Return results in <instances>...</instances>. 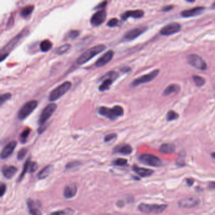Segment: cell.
I'll return each instance as SVG.
<instances>
[{
    "label": "cell",
    "mask_w": 215,
    "mask_h": 215,
    "mask_svg": "<svg viewBox=\"0 0 215 215\" xmlns=\"http://www.w3.org/2000/svg\"><path fill=\"white\" fill-rule=\"evenodd\" d=\"M28 33V30L27 28L23 30L20 34H18L15 37L11 39L7 44L1 50V61H3L12 50L15 47L18 43Z\"/></svg>",
    "instance_id": "1"
},
{
    "label": "cell",
    "mask_w": 215,
    "mask_h": 215,
    "mask_svg": "<svg viewBox=\"0 0 215 215\" xmlns=\"http://www.w3.org/2000/svg\"><path fill=\"white\" fill-rule=\"evenodd\" d=\"M106 48L107 47L105 45L99 44L88 49L77 59V64L78 65H83L86 63L88 62L93 58H94L96 55L102 53Z\"/></svg>",
    "instance_id": "2"
},
{
    "label": "cell",
    "mask_w": 215,
    "mask_h": 215,
    "mask_svg": "<svg viewBox=\"0 0 215 215\" xmlns=\"http://www.w3.org/2000/svg\"><path fill=\"white\" fill-rule=\"evenodd\" d=\"M98 112L100 115L113 120L123 116L124 109L120 105H115L112 108L102 106L98 108Z\"/></svg>",
    "instance_id": "3"
},
{
    "label": "cell",
    "mask_w": 215,
    "mask_h": 215,
    "mask_svg": "<svg viewBox=\"0 0 215 215\" xmlns=\"http://www.w3.org/2000/svg\"><path fill=\"white\" fill-rule=\"evenodd\" d=\"M168 206L167 204H146L141 203L138 206V210L146 214L155 213L159 214L163 212L167 209Z\"/></svg>",
    "instance_id": "4"
},
{
    "label": "cell",
    "mask_w": 215,
    "mask_h": 215,
    "mask_svg": "<svg viewBox=\"0 0 215 215\" xmlns=\"http://www.w3.org/2000/svg\"><path fill=\"white\" fill-rule=\"evenodd\" d=\"M71 87V83L70 82H66L54 88L49 95V100L50 102H54L61 98L64 94L69 90Z\"/></svg>",
    "instance_id": "5"
},
{
    "label": "cell",
    "mask_w": 215,
    "mask_h": 215,
    "mask_svg": "<svg viewBox=\"0 0 215 215\" xmlns=\"http://www.w3.org/2000/svg\"><path fill=\"white\" fill-rule=\"evenodd\" d=\"M38 102L37 100H30L25 103L18 112L17 117L20 120H24L37 108Z\"/></svg>",
    "instance_id": "6"
},
{
    "label": "cell",
    "mask_w": 215,
    "mask_h": 215,
    "mask_svg": "<svg viewBox=\"0 0 215 215\" xmlns=\"http://www.w3.org/2000/svg\"><path fill=\"white\" fill-rule=\"evenodd\" d=\"M188 63L192 67L196 69L205 71L207 66L205 61L200 56L196 54H191L187 56Z\"/></svg>",
    "instance_id": "7"
},
{
    "label": "cell",
    "mask_w": 215,
    "mask_h": 215,
    "mask_svg": "<svg viewBox=\"0 0 215 215\" xmlns=\"http://www.w3.org/2000/svg\"><path fill=\"white\" fill-rule=\"evenodd\" d=\"M139 160L146 165L159 167L162 165V162L159 157L152 154H142L139 156Z\"/></svg>",
    "instance_id": "8"
},
{
    "label": "cell",
    "mask_w": 215,
    "mask_h": 215,
    "mask_svg": "<svg viewBox=\"0 0 215 215\" xmlns=\"http://www.w3.org/2000/svg\"><path fill=\"white\" fill-rule=\"evenodd\" d=\"M56 109L57 105L56 104L52 103L47 105L40 114L38 119V124L40 126L46 123V121L52 116Z\"/></svg>",
    "instance_id": "9"
},
{
    "label": "cell",
    "mask_w": 215,
    "mask_h": 215,
    "mask_svg": "<svg viewBox=\"0 0 215 215\" xmlns=\"http://www.w3.org/2000/svg\"><path fill=\"white\" fill-rule=\"evenodd\" d=\"M159 73H160L159 69H155V70L152 71V72H150L148 74L144 75H143L138 78H136V79H135V80L131 83L132 87H137V86H138L140 85L152 82L158 76V75L159 74Z\"/></svg>",
    "instance_id": "10"
},
{
    "label": "cell",
    "mask_w": 215,
    "mask_h": 215,
    "mask_svg": "<svg viewBox=\"0 0 215 215\" xmlns=\"http://www.w3.org/2000/svg\"><path fill=\"white\" fill-rule=\"evenodd\" d=\"M117 76H118L117 73L115 72V71H111V72L107 73L105 76V77H107V78H105L102 82L101 85L99 86L98 87L99 91H104L105 90H109L111 85L114 82V81L117 78Z\"/></svg>",
    "instance_id": "11"
},
{
    "label": "cell",
    "mask_w": 215,
    "mask_h": 215,
    "mask_svg": "<svg viewBox=\"0 0 215 215\" xmlns=\"http://www.w3.org/2000/svg\"><path fill=\"white\" fill-rule=\"evenodd\" d=\"M181 29V25L180 24L177 22H172L163 27L160 30V34L165 36H168L178 32Z\"/></svg>",
    "instance_id": "12"
},
{
    "label": "cell",
    "mask_w": 215,
    "mask_h": 215,
    "mask_svg": "<svg viewBox=\"0 0 215 215\" xmlns=\"http://www.w3.org/2000/svg\"><path fill=\"white\" fill-rule=\"evenodd\" d=\"M107 18V13L105 10L97 11L92 15L90 18V24L94 27H98L102 25Z\"/></svg>",
    "instance_id": "13"
},
{
    "label": "cell",
    "mask_w": 215,
    "mask_h": 215,
    "mask_svg": "<svg viewBox=\"0 0 215 215\" xmlns=\"http://www.w3.org/2000/svg\"><path fill=\"white\" fill-rule=\"evenodd\" d=\"M200 200L196 197H188L182 199L178 202V205L182 208H191L199 205Z\"/></svg>",
    "instance_id": "14"
},
{
    "label": "cell",
    "mask_w": 215,
    "mask_h": 215,
    "mask_svg": "<svg viewBox=\"0 0 215 215\" xmlns=\"http://www.w3.org/2000/svg\"><path fill=\"white\" fill-rule=\"evenodd\" d=\"M147 30L146 27H140L134 28L133 29L127 32L124 35V39L125 40H133L138 37L140 35L144 33Z\"/></svg>",
    "instance_id": "15"
},
{
    "label": "cell",
    "mask_w": 215,
    "mask_h": 215,
    "mask_svg": "<svg viewBox=\"0 0 215 215\" xmlns=\"http://www.w3.org/2000/svg\"><path fill=\"white\" fill-rule=\"evenodd\" d=\"M145 12L142 10H130L123 13L120 15L121 19L123 21L127 20L129 18H133L135 19H138L142 18L144 16Z\"/></svg>",
    "instance_id": "16"
},
{
    "label": "cell",
    "mask_w": 215,
    "mask_h": 215,
    "mask_svg": "<svg viewBox=\"0 0 215 215\" xmlns=\"http://www.w3.org/2000/svg\"><path fill=\"white\" fill-rule=\"evenodd\" d=\"M204 7L203 6H197L195 8H192L189 10H186L182 11L181 13V15L182 17L189 18L192 17H196L201 15L204 11Z\"/></svg>",
    "instance_id": "17"
},
{
    "label": "cell",
    "mask_w": 215,
    "mask_h": 215,
    "mask_svg": "<svg viewBox=\"0 0 215 215\" xmlns=\"http://www.w3.org/2000/svg\"><path fill=\"white\" fill-rule=\"evenodd\" d=\"M17 143L16 141H11L8 143L3 149L1 153V159L4 160L8 158L14 152V149L16 148Z\"/></svg>",
    "instance_id": "18"
},
{
    "label": "cell",
    "mask_w": 215,
    "mask_h": 215,
    "mask_svg": "<svg viewBox=\"0 0 215 215\" xmlns=\"http://www.w3.org/2000/svg\"><path fill=\"white\" fill-rule=\"evenodd\" d=\"M114 53L112 50H109V51L105 53L102 57L96 61L95 63V66L97 67H102L104 65H105L106 64L109 63L113 58Z\"/></svg>",
    "instance_id": "19"
},
{
    "label": "cell",
    "mask_w": 215,
    "mask_h": 215,
    "mask_svg": "<svg viewBox=\"0 0 215 215\" xmlns=\"http://www.w3.org/2000/svg\"><path fill=\"white\" fill-rule=\"evenodd\" d=\"M77 193V187L75 184H70L67 185L64 188L63 194L66 199H71L74 197Z\"/></svg>",
    "instance_id": "20"
},
{
    "label": "cell",
    "mask_w": 215,
    "mask_h": 215,
    "mask_svg": "<svg viewBox=\"0 0 215 215\" xmlns=\"http://www.w3.org/2000/svg\"><path fill=\"white\" fill-rule=\"evenodd\" d=\"M17 171H18L17 168L15 167V166L6 165L3 166L2 170L3 176L8 179L12 178L17 172Z\"/></svg>",
    "instance_id": "21"
},
{
    "label": "cell",
    "mask_w": 215,
    "mask_h": 215,
    "mask_svg": "<svg viewBox=\"0 0 215 215\" xmlns=\"http://www.w3.org/2000/svg\"><path fill=\"white\" fill-rule=\"evenodd\" d=\"M133 170L136 174H137L138 175H139L142 177H149L150 175H152L154 172V171L153 170L140 167L137 165H136L133 166Z\"/></svg>",
    "instance_id": "22"
},
{
    "label": "cell",
    "mask_w": 215,
    "mask_h": 215,
    "mask_svg": "<svg viewBox=\"0 0 215 215\" xmlns=\"http://www.w3.org/2000/svg\"><path fill=\"white\" fill-rule=\"evenodd\" d=\"M133 152V148L130 145H122L114 149V153H120L124 155H130Z\"/></svg>",
    "instance_id": "23"
},
{
    "label": "cell",
    "mask_w": 215,
    "mask_h": 215,
    "mask_svg": "<svg viewBox=\"0 0 215 215\" xmlns=\"http://www.w3.org/2000/svg\"><path fill=\"white\" fill-rule=\"evenodd\" d=\"M27 204L28 211L31 215H42V213L39 210L37 204L32 199H28L27 200Z\"/></svg>",
    "instance_id": "24"
},
{
    "label": "cell",
    "mask_w": 215,
    "mask_h": 215,
    "mask_svg": "<svg viewBox=\"0 0 215 215\" xmlns=\"http://www.w3.org/2000/svg\"><path fill=\"white\" fill-rule=\"evenodd\" d=\"M175 146L172 143H164L159 148L160 153L163 154H171L175 152Z\"/></svg>",
    "instance_id": "25"
},
{
    "label": "cell",
    "mask_w": 215,
    "mask_h": 215,
    "mask_svg": "<svg viewBox=\"0 0 215 215\" xmlns=\"http://www.w3.org/2000/svg\"><path fill=\"white\" fill-rule=\"evenodd\" d=\"M181 90L180 86L177 84H171L164 90L163 92V95L164 96H168L174 93H177Z\"/></svg>",
    "instance_id": "26"
},
{
    "label": "cell",
    "mask_w": 215,
    "mask_h": 215,
    "mask_svg": "<svg viewBox=\"0 0 215 215\" xmlns=\"http://www.w3.org/2000/svg\"><path fill=\"white\" fill-rule=\"evenodd\" d=\"M53 167L52 165H48L42 170H40L37 175V177L39 180H43V179L47 178L51 174Z\"/></svg>",
    "instance_id": "27"
},
{
    "label": "cell",
    "mask_w": 215,
    "mask_h": 215,
    "mask_svg": "<svg viewBox=\"0 0 215 215\" xmlns=\"http://www.w3.org/2000/svg\"><path fill=\"white\" fill-rule=\"evenodd\" d=\"M53 47V43L48 39L42 40L40 44V49L42 52H48Z\"/></svg>",
    "instance_id": "28"
},
{
    "label": "cell",
    "mask_w": 215,
    "mask_h": 215,
    "mask_svg": "<svg viewBox=\"0 0 215 215\" xmlns=\"http://www.w3.org/2000/svg\"><path fill=\"white\" fill-rule=\"evenodd\" d=\"M34 9V5H28L21 10L20 15L22 17L26 18L28 17V16H30L32 13L33 12V10Z\"/></svg>",
    "instance_id": "29"
},
{
    "label": "cell",
    "mask_w": 215,
    "mask_h": 215,
    "mask_svg": "<svg viewBox=\"0 0 215 215\" xmlns=\"http://www.w3.org/2000/svg\"><path fill=\"white\" fill-rule=\"evenodd\" d=\"M30 162H31V160H30V159H28L26 161V162L25 163L23 170H22V172H21V173L20 177L18 178V182H20L21 180H22L23 178L24 177V176L25 175V174L27 172H28V171H29V167H30Z\"/></svg>",
    "instance_id": "30"
},
{
    "label": "cell",
    "mask_w": 215,
    "mask_h": 215,
    "mask_svg": "<svg viewBox=\"0 0 215 215\" xmlns=\"http://www.w3.org/2000/svg\"><path fill=\"white\" fill-rule=\"evenodd\" d=\"M193 81H194L196 85L198 87H203L205 84V79L202 76H200L198 75H193L192 76Z\"/></svg>",
    "instance_id": "31"
},
{
    "label": "cell",
    "mask_w": 215,
    "mask_h": 215,
    "mask_svg": "<svg viewBox=\"0 0 215 215\" xmlns=\"http://www.w3.org/2000/svg\"><path fill=\"white\" fill-rule=\"evenodd\" d=\"M73 213H74V211L72 209L68 208L64 210L54 211L51 213L50 215H73Z\"/></svg>",
    "instance_id": "32"
},
{
    "label": "cell",
    "mask_w": 215,
    "mask_h": 215,
    "mask_svg": "<svg viewBox=\"0 0 215 215\" xmlns=\"http://www.w3.org/2000/svg\"><path fill=\"white\" fill-rule=\"evenodd\" d=\"M30 133V130L29 128H26L25 130L23 131V132L20 134V140L21 143H25L27 141V138L29 136V134Z\"/></svg>",
    "instance_id": "33"
},
{
    "label": "cell",
    "mask_w": 215,
    "mask_h": 215,
    "mask_svg": "<svg viewBox=\"0 0 215 215\" xmlns=\"http://www.w3.org/2000/svg\"><path fill=\"white\" fill-rule=\"evenodd\" d=\"M179 116L178 114L174 111H170L167 112V116H166V119L167 120V121H172L174 120H176L178 118Z\"/></svg>",
    "instance_id": "34"
},
{
    "label": "cell",
    "mask_w": 215,
    "mask_h": 215,
    "mask_svg": "<svg viewBox=\"0 0 215 215\" xmlns=\"http://www.w3.org/2000/svg\"><path fill=\"white\" fill-rule=\"evenodd\" d=\"M70 47H71V46L68 44L63 45L56 49V53L59 55L63 54L65 53H66L69 49Z\"/></svg>",
    "instance_id": "35"
},
{
    "label": "cell",
    "mask_w": 215,
    "mask_h": 215,
    "mask_svg": "<svg viewBox=\"0 0 215 215\" xmlns=\"http://www.w3.org/2000/svg\"><path fill=\"white\" fill-rule=\"evenodd\" d=\"M79 35H80V32L76 30H69L66 34V38L69 39H75L77 38Z\"/></svg>",
    "instance_id": "36"
},
{
    "label": "cell",
    "mask_w": 215,
    "mask_h": 215,
    "mask_svg": "<svg viewBox=\"0 0 215 215\" xmlns=\"http://www.w3.org/2000/svg\"><path fill=\"white\" fill-rule=\"evenodd\" d=\"M127 163V160L124 159H117L116 160H114L113 162V164L116 166H119V167H123L126 165Z\"/></svg>",
    "instance_id": "37"
},
{
    "label": "cell",
    "mask_w": 215,
    "mask_h": 215,
    "mask_svg": "<svg viewBox=\"0 0 215 215\" xmlns=\"http://www.w3.org/2000/svg\"><path fill=\"white\" fill-rule=\"evenodd\" d=\"M119 24V20L116 18H111L108 22L107 23V25L109 27H115L118 26Z\"/></svg>",
    "instance_id": "38"
},
{
    "label": "cell",
    "mask_w": 215,
    "mask_h": 215,
    "mask_svg": "<svg viewBox=\"0 0 215 215\" xmlns=\"http://www.w3.org/2000/svg\"><path fill=\"white\" fill-rule=\"evenodd\" d=\"M28 150L27 148L21 149L17 154V159L18 160H21L24 159L26 154L27 153Z\"/></svg>",
    "instance_id": "39"
},
{
    "label": "cell",
    "mask_w": 215,
    "mask_h": 215,
    "mask_svg": "<svg viewBox=\"0 0 215 215\" xmlns=\"http://www.w3.org/2000/svg\"><path fill=\"white\" fill-rule=\"evenodd\" d=\"M11 94H10V93H6V94L1 95V97H0V104H1V105H3L4 102L9 100L11 98Z\"/></svg>",
    "instance_id": "40"
},
{
    "label": "cell",
    "mask_w": 215,
    "mask_h": 215,
    "mask_svg": "<svg viewBox=\"0 0 215 215\" xmlns=\"http://www.w3.org/2000/svg\"><path fill=\"white\" fill-rule=\"evenodd\" d=\"M80 162H78V161H73V162H71L69 163H68L67 165H66V169H71V168H75L79 165H80Z\"/></svg>",
    "instance_id": "41"
},
{
    "label": "cell",
    "mask_w": 215,
    "mask_h": 215,
    "mask_svg": "<svg viewBox=\"0 0 215 215\" xmlns=\"http://www.w3.org/2000/svg\"><path fill=\"white\" fill-rule=\"evenodd\" d=\"M38 168V165L36 162H30V167H29V171H28V172L30 173H34V172L36 171V170Z\"/></svg>",
    "instance_id": "42"
},
{
    "label": "cell",
    "mask_w": 215,
    "mask_h": 215,
    "mask_svg": "<svg viewBox=\"0 0 215 215\" xmlns=\"http://www.w3.org/2000/svg\"><path fill=\"white\" fill-rule=\"evenodd\" d=\"M117 138V134L116 133H111L106 135L104 138L105 142H109L111 140Z\"/></svg>",
    "instance_id": "43"
},
{
    "label": "cell",
    "mask_w": 215,
    "mask_h": 215,
    "mask_svg": "<svg viewBox=\"0 0 215 215\" xmlns=\"http://www.w3.org/2000/svg\"><path fill=\"white\" fill-rule=\"evenodd\" d=\"M107 2H103L100 3L97 6L95 7L94 9L99 10H104V8L107 6Z\"/></svg>",
    "instance_id": "44"
},
{
    "label": "cell",
    "mask_w": 215,
    "mask_h": 215,
    "mask_svg": "<svg viewBox=\"0 0 215 215\" xmlns=\"http://www.w3.org/2000/svg\"><path fill=\"white\" fill-rule=\"evenodd\" d=\"M6 191V185L5 184L2 183L1 186H0V196L2 197L5 194Z\"/></svg>",
    "instance_id": "45"
},
{
    "label": "cell",
    "mask_w": 215,
    "mask_h": 215,
    "mask_svg": "<svg viewBox=\"0 0 215 215\" xmlns=\"http://www.w3.org/2000/svg\"><path fill=\"white\" fill-rule=\"evenodd\" d=\"M173 8H174V6H172V5H167L166 6L163 7V8L162 10V11H170Z\"/></svg>",
    "instance_id": "46"
},
{
    "label": "cell",
    "mask_w": 215,
    "mask_h": 215,
    "mask_svg": "<svg viewBox=\"0 0 215 215\" xmlns=\"http://www.w3.org/2000/svg\"><path fill=\"white\" fill-rule=\"evenodd\" d=\"M194 182V179H192V178H187V180H186V182H187L188 185H190V186H191L193 184Z\"/></svg>",
    "instance_id": "47"
},
{
    "label": "cell",
    "mask_w": 215,
    "mask_h": 215,
    "mask_svg": "<svg viewBox=\"0 0 215 215\" xmlns=\"http://www.w3.org/2000/svg\"><path fill=\"white\" fill-rule=\"evenodd\" d=\"M208 188L210 189H215V182H210L208 184Z\"/></svg>",
    "instance_id": "48"
},
{
    "label": "cell",
    "mask_w": 215,
    "mask_h": 215,
    "mask_svg": "<svg viewBox=\"0 0 215 215\" xmlns=\"http://www.w3.org/2000/svg\"><path fill=\"white\" fill-rule=\"evenodd\" d=\"M211 8H212V9H215V2L212 4V5H211Z\"/></svg>",
    "instance_id": "49"
},
{
    "label": "cell",
    "mask_w": 215,
    "mask_h": 215,
    "mask_svg": "<svg viewBox=\"0 0 215 215\" xmlns=\"http://www.w3.org/2000/svg\"><path fill=\"white\" fill-rule=\"evenodd\" d=\"M211 156L214 158V159H215V152H213L211 153Z\"/></svg>",
    "instance_id": "50"
}]
</instances>
